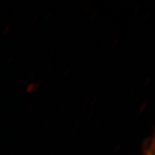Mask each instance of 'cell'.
<instances>
[{
  "instance_id": "1",
  "label": "cell",
  "mask_w": 155,
  "mask_h": 155,
  "mask_svg": "<svg viewBox=\"0 0 155 155\" xmlns=\"http://www.w3.org/2000/svg\"><path fill=\"white\" fill-rule=\"evenodd\" d=\"M143 155H155V132L149 142L146 146Z\"/></svg>"
}]
</instances>
